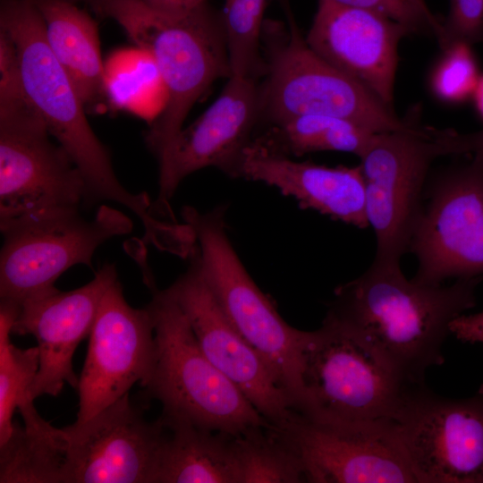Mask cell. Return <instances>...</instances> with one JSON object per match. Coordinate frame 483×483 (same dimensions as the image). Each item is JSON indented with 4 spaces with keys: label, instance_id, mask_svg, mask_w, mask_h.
I'll return each mask as SVG.
<instances>
[{
    "label": "cell",
    "instance_id": "7402d4cb",
    "mask_svg": "<svg viewBox=\"0 0 483 483\" xmlns=\"http://www.w3.org/2000/svg\"><path fill=\"white\" fill-rule=\"evenodd\" d=\"M166 428L154 483H239L233 436L191 425Z\"/></svg>",
    "mask_w": 483,
    "mask_h": 483
},
{
    "label": "cell",
    "instance_id": "52a82bcc",
    "mask_svg": "<svg viewBox=\"0 0 483 483\" xmlns=\"http://www.w3.org/2000/svg\"><path fill=\"white\" fill-rule=\"evenodd\" d=\"M79 208L42 210L0 225V302L21 307L55 290L63 273L79 264L91 267L99 246L133 229L131 219L114 208L99 207L89 220Z\"/></svg>",
    "mask_w": 483,
    "mask_h": 483
},
{
    "label": "cell",
    "instance_id": "f1b7e54d",
    "mask_svg": "<svg viewBox=\"0 0 483 483\" xmlns=\"http://www.w3.org/2000/svg\"><path fill=\"white\" fill-rule=\"evenodd\" d=\"M443 30L442 49L458 41L470 45L483 42V0H450Z\"/></svg>",
    "mask_w": 483,
    "mask_h": 483
},
{
    "label": "cell",
    "instance_id": "2e32d148",
    "mask_svg": "<svg viewBox=\"0 0 483 483\" xmlns=\"http://www.w3.org/2000/svg\"><path fill=\"white\" fill-rule=\"evenodd\" d=\"M89 336L76 423L92 418L142 382L155 353L150 310L131 307L118 279L105 292Z\"/></svg>",
    "mask_w": 483,
    "mask_h": 483
},
{
    "label": "cell",
    "instance_id": "74e56055",
    "mask_svg": "<svg viewBox=\"0 0 483 483\" xmlns=\"http://www.w3.org/2000/svg\"><path fill=\"white\" fill-rule=\"evenodd\" d=\"M143 1H146V0H143Z\"/></svg>",
    "mask_w": 483,
    "mask_h": 483
},
{
    "label": "cell",
    "instance_id": "4316f807",
    "mask_svg": "<svg viewBox=\"0 0 483 483\" xmlns=\"http://www.w3.org/2000/svg\"><path fill=\"white\" fill-rule=\"evenodd\" d=\"M272 0H225L222 12L232 75L258 80L264 73L261 33Z\"/></svg>",
    "mask_w": 483,
    "mask_h": 483
},
{
    "label": "cell",
    "instance_id": "4fadbf2b",
    "mask_svg": "<svg viewBox=\"0 0 483 483\" xmlns=\"http://www.w3.org/2000/svg\"><path fill=\"white\" fill-rule=\"evenodd\" d=\"M271 428L300 457L306 482L418 483L390 419L334 424L292 411Z\"/></svg>",
    "mask_w": 483,
    "mask_h": 483
},
{
    "label": "cell",
    "instance_id": "30bf717a",
    "mask_svg": "<svg viewBox=\"0 0 483 483\" xmlns=\"http://www.w3.org/2000/svg\"><path fill=\"white\" fill-rule=\"evenodd\" d=\"M392 421L418 483H483V387L465 399L403 391Z\"/></svg>",
    "mask_w": 483,
    "mask_h": 483
},
{
    "label": "cell",
    "instance_id": "277c9868",
    "mask_svg": "<svg viewBox=\"0 0 483 483\" xmlns=\"http://www.w3.org/2000/svg\"><path fill=\"white\" fill-rule=\"evenodd\" d=\"M147 305L154 321L155 353L140 382L162 406L165 428L191 425L235 436L270 426L244 394L202 352L189 320L168 288H150Z\"/></svg>",
    "mask_w": 483,
    "mask_h": 483
},
{
    "label": "cell",
    "instance_id": "8d00e7d4",
    "mask_svg": "<svg viewBox=\"0 0 483 483\" xmlns=\"http://www.w3.org/2000/svg\"><path fill=\"white\" fill-rule=\"evenodd\" d=\"M481 386L483 387V384L481 385Z\"/></svg>",
    "mask_w": 483,
    "mask_h": 483
},
{
    "label": "cell",
    "instance_id": "5b68a950",
    "mask_svg": "<svg viewBox=\"0 0 483 483\" xmlns=\"http://www.w3.org/2000/svg\"><path fill=\"white\" fill-rule=\"evenodd\" d=\"M288 25L266 20L261 33L263 80L258 82L259 123L279 125L306 114L339 117L373 132L404 130L414 116L402 119L366 87L318 55L281 0Z\"/></svg>",
    "mask_w": 483,
    "mask_h": 483
},
{
    "label": "cell",
    "instance_id": "603a6c76",
    "mask_svg": "<svg viewBox=\"0 0 483 483\" xmlns=\"http://www.w3.org/2000/svg\"><path fill=\"white\" fill-rule=\"evenodd\" d=\"M18 409L24 427L15 424L11 437L0 445V483H65L63 428L41 418L30 398Z\"/></svg>",
    "mask_w": 483,
    "mask_h": 483
},
{
    "label": "cell",
    "instance_id": "d6986e66",
    "mask_svg": "<svg viewBox=\"0 0 483 483\" xmlns=\"http://www.w3.org/2000/svg\"><path fill=\"white\" fill-rule=\"evenodd\" d=\"M410 33L379 12L318 0L306 40L326 62L393 107L398 46Z\"/></svg>",
    "mask_w": 483,
    "mask_h": 483
},
{
    "label": "cell",
    "instance_id": "ba28073f",
    "mask_svg": "<svg viewBox=\"0 0 483 483\" xmlns=\"http://www.w3.org/2000/svg\"><path fill=\"white\" fill-rule=\"evenodd\" d=\"M303 402L297 413L318 422L390 419L411 385L373 350L324 319L305 331Z\"/></svg>",
    "mask_w": 483,
    "mask_h": 483
},
{
    "label": "cell",
    "instance_id": "9a60e30c",
    "mask_svg": "<svg viewBox=\"0 0 483 483\" xmlns=\"http://www.w3.org/2000/svg\"><path fill=\"white\" fill-rule=\"evenodd\" d=\"M63 430L65 483H154L167 429L160 418L148 421L129 393Z\"/></svg>",
    "mask_w": 483,
    "mask_h": 483
},
{
    "label": "cell",
    "instance_id": "ffe728a7",
    "mask_svg": "<svg viewBox=\"0 0 483 483\" xmlns=\"http://www.w3.org/2000/svg\"><path fill=\"white\" fill-rule=\"evenodd\" d=\"M234 178L260 182L296 199L304 208L367 228L365 182L360 165L330 167L298 162L256 139L245 148Z\"/></svg>",
    "mask_w": 483,
    "mask_h": 483
},
{
    "label": "cell",
    "instance_id": "6da1fadb",
    "mask_svg": "<svg viewBox=\"0 0 483 483\" xmlns=\"http://www.w3.org/2000/svg\"><path fill=\"white\" fill-rule=\"evenodd\" d=\"M482 276L450 285L407 279L401 267L371 264L338 286L324 319L373 350L409 384L444 363L451 322L476 304Z\"/></svg>",
    "mask_w": 483,
    "mask_h": 483
},
{
    "label": "cell",
    "instance_id": "7a4b0ae2",
    "mask_svg": "<svg viewBox=\"0 0 483 483\" xmlns=\"http://www.w3.org/2000/svg\"><path fill=\"white\" fill-rule=\"evenodd\" d=\"M97 13L114 20L157 65L166 98L145 142L159 159L195 102L215 80L232 75L222 13L207 1L187 14L169 15L143 0H105Z\"/></svg>",
    "mask_w": 483,
    "mask_h": 483
},
{
    "label": "cell",
    "instance_id": "d4e9b609",
    "mask_svg": "<svg viewBox=\"0 0 483 483\" xmlns=\"http://www.w3.org/2000/svg\"><path fill=\"white\" fill-rule=\"evenodd\" d=\"M239 483L306 482L301 461L271 428L251 427L233 436Z\"/></svg>",
    "mask_w": 483,
    "mask_h": 483
},
{
    "label": "cell",
    "instance_id": "e575fe53",
    "mask_svg": "<svg viewBox=\"0 0 483 483\" xmlns=\"http://www.w3.org/2000/svg\"><path fill=\"white\" fill-rule=\"evenodd\" d=\"M471 99L479 116L483 120V74L479 80Z\"/></svg>",
    "mask_w": 483,
    "mask_h": 483
},
{
    "label": "cell",
    "instance_id": "8992f818",
    "mask_svg": "<svg viewBox=\"0 0 483 483\" xmlns=\"http://www.w3.org/2000/svg\"><path fill=\"white\" fill-rule=\"evenodd\" d=\"M226 207L182 216L193 232L202 277L240 335L263 357L286 392L292 411L303 402L301 351L305 331L289 326L239 258L226 228Z\"/></svg>",
    "mask_w": 483,
    "mask_h": 483
},
{
    "label": "cell",
    "instance_id": "d6a6232c",
    "mask_svg": "<svg viewBox=\"0 0 483 483\" xmlns=\"http://www.w3.org/2000/svg\"><path fill=\"white\" fill-rule=\"evenodd\" d=\"M450 333L462 342L483 344V310L454 318L450 324Z\"/></svg>",
    "mask_w": 483,
    "mask_h": 483
},
{
    "label": "cell",
    "instance_id": "836d02e7",
    "mask_svg": "<svg viewBox=\"0 0 483 483\" xmlns=\"http://www.w3.org/2000/svg\"><path fill=\"white\" fill-rule=\"evenodd\" d=\"M145 2L163 13L183 15L196 10L207 0H146Z\"/></svg>",
    "mask_w": 483,
    "mask_h": 483
},
{
    "label": "cell",
    "instance_id": "5bb4252c",
    "mask_svg": "<svg viewBox=\"0 0 483 483\" xmlns=\"http://www.w3.org/2000/svg\"><path fill=\"white\" fill-rule=\"evenodd\" d=\"M221 94L192 123L182 128L159 166L158 196L151 213L174 220L169 201L181 182L213 166L234 178L245 148L259 123L258 80L231 75Z\"/></svg>",
    "mask_w": 483,
    "mask_h": 483
},
{
    "label": "cell",
    "instance_id": "d590c367",
    "mask_svg": "<svg viewBox=\"0 0 483 483\" xmlns=\"http://www.w3.org/2000/svg\"><path fill=\"white\" fill-rule=\"evenodd\" d=\"M64 1H67V2H70V3L76 4L78 3H84V4H88L89 6H90L95 12H97L98 7L101 5V4L105 0H64Z\"/></svg>",
    "mask_w": 483,
    "mask_h": 483
},
{
    "label": "cell",
    "instance_id": "7c38bea8",
    "mask_svg": "<svg viewBox=\"0 0 483 483\" xmlns=\"http://www.w3.org/2000/svg\"><path fill=\"white\" fill-rule=\"evenodd\" d=\"M31 107L0 109V225L86 200L81 173Z\"/></svg>",
    "mask_w": 483,
    "mask_h": 483
},
{
    "label": "cell",
    "instance_id": "ac0fdd59",
    "mask_svg": "<svg viewBox=\"0 0 483 483\" xmlns=\"http://www.w3.org/2000/svg\"><path fill=\"white\" fill-rule=\"evenodd\" d=\"M117 279L114 264L106 263L83 286L67 292L55 288L21 305L12 333L33 335L39 356L38 370L28 394L30 400L56 396L65 383L78 390L74 352L89 335L101 300Z\"/></svg>",
    "mask_w": 483,
    "mask_h": 483
},
{
    "label": "cell",
    "instance_id": "44dd1931",
    "mask_svg": "<svg viewBox=\"0 0 483 483\" xmlns=\"http://www.w3.org/2000/svg\"><path fill=\"white\" fill-rule=\"evenodd\" d=\"M44 21L47 41L72 80L86 111L98 113L107 98L97 23L76 4L33 0Z\"/></svg>",
    "mask_w": 483,
    "mask_h": 483
},
{
    "label": "cell",
    "instance_id": "8fae6325",
    "mask_svg": "<svg viewBox=\"0 0 483 483\" xmlns=\"http://www.w3.org/2000/svg\"><path fill=\"white\" fill-rule=\"evenodd\" d=\"M472 155L425 190L409 248L418 259L419 283L483 275V154Z\"/></svg>",
    "mask_w": 483,
    "mask_h": 483
},
{
    "label": "cell",
    "instance_id": "cb8c5ba5",
    "mask_svg": "<svg viewBox=\"0 0 483 483\" xmlns=\"http://www.w3.org/2000/svg\"><path fill=\"white\" fill-rule=\"evenodd\" d=\"M375 134L346 119L306 114L270 126L254 139L288 157L324 150L350 152L359 157Z\"/></svg>",
    "mask_w": 483,
    "mask_h": 483
},
{
    "label": "cell",
    "instance_id": "1f68e13d",
    "mask_svg": "<svg viewBox=\"0 0 483 483\" xmlns=\"http://www.w3.org/2000/svg\"><path fill=\"white\" fill-rule=\"evenodd\" d=\"M334 4L361 7L379 12L402 23L411 33H417L416 27L406 12L394 0H327Z\"/></svg>",
    "mask_w": 483,
    "mask_h": 483
},
{
    "label": "cell",
    "instance_id": "83f0119b",
    "mask_svg": "<svg viewBox=\"0 0 483 483\" xmlns=\"http://www.w3.org/2000/svg\"><path fill=\"white\" fill-rule=\"evenodd\" d=\"M442 51L430 72L431 92L446 104H460L471 98L481 76L472 45L453 42Z\"/></svg>",
    "mask_w": 483,
    "mask_h": 483
},
{
    "label": "cell",
    "instance_id": "3957f363",
    "mask_svg": "<svg viewBox=\"0 0 483 483\" xmlns=\"http://www.w3.org/2000/svg\"><path fill=\"white\" fill-rule=\"evenodd\" d=\"M0 29L13 40L26 97L53 138L69 154L86 184L84 204L118 203L141 222L148 220V194L126 190L114 174L110 156L86 117L72 80L47 41L42 15L33 0H3Z\"/></svg>",
    "mask_w": 483,
    "mask_h": 483
},
{
    "label": "cell",
    "instance_id": "f546056e",
    "mask_svg": "<svg viewBox=\"0 0 483 483\" xmlns=\"http://www.w3.org/2000/svg\"><path fill=\"white\" fill-rule=\"evenodd\" d=\"M410 16L417 31L434 36L437 42L443 39L441 22L428 9L425 0H394Z\"/></svg>",
    "mask_w": 483,
    "mask_h": 483
},
{
    "label": "cell",
    "instance_id": "e0dca14e",
    "mask_svg": "<svg viewBox=\"0 0 483 483\" xmlns=\"http://www.w3.org/2000/svg\"><path fill=\"white\" fill-rule=\"evenodd\" d=\"M189 258L188 269L168 289L187 317L202 352L271 425L284 422L293 411L286 392L263 357L218 306L202 277L196 246Z\"/></svg>",
    "mask_w": 483,
    "mask_h": 483
},
{
    "label": "cell",
    "instance_id": "484cf974",
    "mask_svg": "<svg viewBox=\"0 0 483 483\" xmlns=\"http://www.w3.org/2000/svg\"><path fill=\"white\" fill-rule=\"evenodd\" d=\"M20 307L0 302V445L11 437L16 408L29 398L39 366L38 347L21 349L11 341Z\"/></svg>",
    "mask_w": 483,
    "mask_h": 483
},
{
    "label": "cell",
    "instance_id": "9c48e42d",
    "mask_svg": "<svg viewBox=\"0 0 483 483\" xmlns=\"http://www.w3.org/2000/svg\"><path fill=\"white\" fill-rule=\"evenodd\" d=\"M444 156L439 130L417 122L376 133L359 156L369 225L377 239L372 264L401 267L422 208L429 166Z\"/></svg>",
    "mask_w": 483,
    "mask_h": 483
},
{
    "label": "cell",
    "instance_id": "4dcf8cb0",
    "mask_svg": "<svg viewBox=\"0 0 483 483\" xmlns=\"http://www.w3.org/2000/svg\"><path fill=\"white\" fill-rule=\"evenodd\" d=\"M440 140L445 156L483 154V130L470 133H460L452 129L442 130Z\"/></svg>",
    "mask_w": 483,
    "mask_h": 483
}]
</instances>
